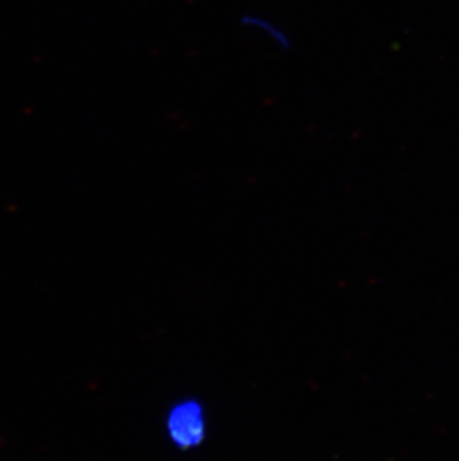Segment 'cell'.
<instances>
[{
	"label": "cell",
	"instance_id": "1",
	"mask_svg": "<svg viewBox=\"0 0 459 461\" xmlns=\"http://www.w3.org/2000/svg\"><path fill=\"white\" fill-rule=\"evenodd\" d=\"M170 438L183 448H190L203 439V412L197 403L188 402L176 406L169 415Z\"/></svg>",
	"mask_w": 459,
	"mask_h": 461
}]
</instances>
